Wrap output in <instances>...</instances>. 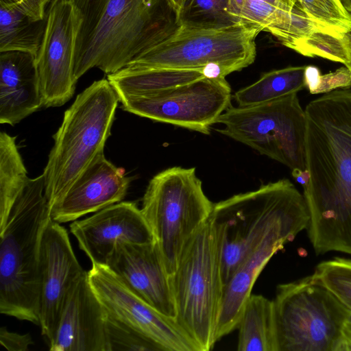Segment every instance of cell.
Wrapping results in <instances>:
<instances>
[{"label":"cell","instance_id":"obj_1","mask_svg":"<svg viewBox=\"0 0 351 351\" xmlns=\"http://www.w3.org/2000/svg\"><path fill=\"white\" fill-rule=\"evenodd\" d=\"M304 110L308 237L317 255L351 254V90L328 92Z\"/></svg>","mask_w":351,"mask_h":351},{"label":"cell","instance_id":"obj_2","mask_svg":"<svg viewBox=\"0 0 351 351\" xmlns=\"http://www.w3.org/2000/svg\"><path fill=\"white\" fill-rule=\"evenodd\" d=\"M81 14L73 77L93 68L107 75L126 66L177 27L169 0H73Z\"/></svg>","mask_w":351,"mask_h":351},{"label":"cell","instance_id":"obj_3","mask_svg":"<svg viewBox=\"0 0 351 351\" xmlns=\"http://www.w3.org/2000/svg\"><path fill=\"white\" fill-rule=\"evenodd\" d=\"M42 173L29 178L0 230V313L39 325L40 249L51 219Z\"/></svg>","mask_w":351,"mask_h":351},{"label":"cell","instance_id":"obj_4","mask_svg":"<svg viewBox=\"0 0 351 351\" xmlns=\"http://www.w3.org/2000/svg\"><path fill=\"white\" fill-rule=\"evenodd\" d=\"M309 218L304 195L288 179L214 204L210 219L220 247L224 286L271 229L285 223L309 222Z\"/></svg>","mask_w":351,"mask_h":351},{"label":"cell","instance_id":"obj_5","mask_svg":"<svg viewBox=\"0 0 351 351\" xmlns=\"http://www.w3.org/2000/svg\"><path fill=\"white\" fill-rule=\"evenodd\" d=\"M119 97L108 79L95 81L64 112L43 174L50 209L104 152Z\"/></svg>","mask_w":351,"mask_h":351},{"label":"cell","instance_id":"obj_6","mask_svg":"<svg viewBox=\"0 0 351 351\" xmlns=\"http://www.w3.org/2000/svg\"><path fill=\"white\" fill-rule=\"evenodd\" d=\"M169 282L176 322L196 351L212 350L224 282L219 241L210 218L184 245Z\"/></svg>","mask_w":351,"mask_h":351},{"label":"cell","instance_id":"obj_7","mask_svg":"<svg viewBox=\"0 0 351 351\" xmlns=\"http://www.w3.org/2000/svg\"><path fill=\"white\" fill-rule=\"evenodd\" d=\"M213 206L195 167H170L149 181L141 210L169 276L175 271L184 245L208 220Z\"/></svg>","mask_w":351,"mask_h":351},{"label":"cell","instance_id":"obj_8","mask_svg":"<svg viewBox=\"0 0 351 351\" xmlns=\"http://www.w3.org/2000/svg\"><path fill=\"white\" fill-rule=\"evenodd\" d=\"M276 351H341L349 309L313 275L279 285L273 300Z\"/></svg>","mask_w":351,"mask_h":351},{"label":"cell","instance_id":"obj_9","mask_svg":"<svg viewBox=\"0 0 351 351\" xmlns=\"http://www.w3.org/2000/svg\"><path fill=\"white\" fill-rule=\"evenodd\" d=\"M261 32L257 26L241 21L220 27L178 25L169 36L124 68L203 69L217 64L230 74L254 62L256 38Z\"/></svg>","mask_w":351,"mask_h":351},{"label":"cell","instance_id":"obj_10","mask_svg":"<svg viewBox=\"0 0 351 351\" xmlns=\"http://www.w3.org/2000/svg\"><path fill=\"white\" fill-rule=\"evenodd\" d=\"M216 123L224 125L217 130L223 135L291 170H306V117L298 93L258 105L230 106Z\"/></svg>","mask_w":351,"mask_h":351},{"label":"cell","instance_id":"obj_11","mask_svg":"<svg viewBox=\"0 0 351 351\" xmlns=\"http://www.w3.org/2000/svg\"><path fill=\"white\" fill-rule=\"evenodd\" d=\"M121 108L155 121L209 134L211 126L231 106L225 80L203 77L147 95H119Z\"/></svg>","mask_w":351,"mask_h":351},{"label":"cell","instance_id":"obj_12","mask_svg":"<svg viewBox=\"0 0 351 351\" xmlns=\"http://www.w3.org/2000/svg\"><path fill=\"white\" fill-rule=\"evenodd\" d=\"M80 23L73 0H50L45 32L35 60L44 107L62 106L75 93L74 56Z\"/></svg>","mask_w":351,"mask_h":351},{"label":"cell","instance_id":"obj_13","mask_svg":"<svg viewBox=\"0 0 351 351\" xmlns=\"http://www.w3.org/2000/svg\"><path fill=\"white\" fill-rule=\"evenodd\" d=\"M88 277L108 315L145 336L162 351H196L174 319L139 298L107 267L93 264Z\"/></svg>","mask_w":351,"mask_h":351},{"label":"cell","instance_id":"obj_14","mask_svg":"<svg viewBox=\"0 0 351 351\" xmlns=\"http://www.w3.org/2000/svg\"><path fill=\"white\" fill-rule=\"evenodd\" d=\"M86 272L75 255L67 230L51 219L41 239L39 267V326L48 343L70 289Z\"/></svg>","mask_w":351,"mask_h":351},{"label":"cell","instance_id":"obj_15","mask_svg":"<svg viewBox=\"0 0 351 351\" xmlns=\"http://www.w3.org/2000/svg\"><path fill=\"white\" fill-rule=\"evenodd\" d=\"M69 228L92 265L106 266L119 245L154 242L141 210L132 202H120L73 221Z\"/></svg>","mask_w":351,"mask_h":351},{"label":"cell","instance_id":"obj_16","mask_svg":"<svg viewBox=\"0 0 351 351\" xmlns=\"http://www.w3.org/2000/svg\"><path fill=\"white\" fill-rule=\"evenodd\" d=\"M106 267L139 298L160 313L175 319L169 276L155 241L117 245Z\"/></svg>","mask_w":351,"mask_h":351},{"label":"cell","instance_id":"obj_17","mask_svg":"<svg viewBox=\"0 0 351 351\" xmlns=\"http://www.w3.org/2000/svg\"><path fill=\"white\" fill-rule=\"evenodd\" d=\"M106 317L86 271L67 295L49 350L108 351Z\"/></svg>","mask_w":351,"mask_h":351},{"label":"cell","instance_id":"obj_18","mask_svg":"<svg viewBox=\"0 0 351 351\" xmlns=\"http://www.w3.org/2000/svg\"><path fill=\"white\" fill-rule=\"evenodd\" d=\"M308 225V222L296 221L274 227L241 261L224 286L217 341L237 328L252 287L268 261L298 233L306 230Z\"/></svg>","mask_w":351,"mask_h":351},{"label":"cell","instance_id":"obj_19","mask_svg":"<svg viewBox=\"0 0 351 351\" xmlns=\"http://www.w3.org/2000/svg\"><path fill=\"white\" fill-rule=\"evenodd\" d=\"M132 180L101 152L52 206L51 219L59 223L73 221L120 202L125 197Z\"/></svg>","mask_w":351,"mask_h":351},{"label":"cell","instance_id":"obj_20","mask_svg":"<svg viewBox=\"0 0 351 351\" xmlns=\"http://www.w3.org/2000/svg\"><path fill=\"white\" fill-rule=\"evenodd\" d=\"M35 60L22 51L0 52V123L14 125L44 107Z\"/></svg>","mask_w":351,"mask_h":351},{"label":"cell","instance_id":"obj_21","mask_svg":"<svg viewBox=\"0 0 351 351\" xmlns=\"http://www.w3.org/2000/svg\"><path fill=\"white\" fill-rule=\"evenodd\" d=\"M228 12L238 22L269 32L291 49L300 40L322 29L299 4L294 10H287L259 0H229Z\"/></svg>","mask_w":351,"mask_h":351},{"label":"cell","instance_id":"obj_22","mask_svg":"<svg viewBox=\"0 0 351 351\" xmlns=\"http://www.w3.org/2000/svg\"><path fill=\"white\" fill-rule=\"evenodd\" d=\"M205 77L203 69H147L123 68L107 75L118 95H147Z\"/></svg>","mask_w":351,"mask_h":351},{"label":"cell","instance_id":"obj_23","mask_svg":"<svg viewBox=\"0 0 351 351\" xmlns=\"http://www.w3.org/2000/svg\"><path fill=\"white\" fill-rule=\"evenodd\" d=\"M237 328V350L276 351L273 300L251 294Z\"/></svg>","mask_w":351,"mask_h":351},{"label":"cell","instance_id":"obj_24","mask_svg":"<svg viewBox=\"0 0 351 351\" xmlns=\"http://www.w3.org/2000/svg\"><path fill=\"white\" fill-rule=\"evenodd\" d=\"M306 66H288L263 73L254 83L234 94L239 106H250L298 93L306 87Z\"/></svg>","mask_w":351,"mask_h":351},{"label":"cell","instance_id":"obj_25","mask_svg":"<svg viewBox=\"0 0 351 351\" xmlns=\"http://www.w3.org/2000/svg\"><path fill=\"white\" fill-rule=\"evenodd\" d=\"M46 24L47 18L32 20L14 5L0 1V52L22 51L36 58Z\"/></svg>","mask_w":351,"mask_h":351},{"label":"cell","instance_id":"obj_26","mask_svg":"<svg viewBox=\"0 0 351 351\" xmlns=\"http://www.w3.org/2000/svg\"><path fill=\"white\" fill-rule=\"evenodd\" d=\"M16 136L0 133V230L29 178L16 144Z\"/></svg>","mask_w":351,"mask_h":351},{"label":"cell","instance_id":"obj_27","mask_svg":"<svg viewBox=\"0 0 351 351\" xmlns=\"http://www.w3.org/2000/svg\"><path fill=\"white\" fill-rule=\"evenodd\" d=\"M293 50L302 56L320 57L344 64L350 61V43L347 33L319 29L300 40Z\"/></svg>","mask_w":351,"mask_h":351},{"label":"cell","instance_id":"obj_28","mask_svg":"<svg viewBox=\"0 0 351 351\" xmlns=\"http://www.w3.org/2000/svg\"><path fill=\"white\" fill-rule=\"evenodd\" d=\"M228 5L229 0H184L177 23L203 27L232 25L238 21L229 14Z\"/></svg>","mask_w":351,"mask_h":351},{"label":"cell","instance_id":"obj_29","mask_svg":"<svg viewBox=\"0 0 351 351\" xmlns=\"http://www.w3.org/2000/svg\"><path fill=\"white\" fill-rule=\"evenodd\" d=\"M313 275L351 311V259L336 257L322 261Z\"/></svg>","mask_w":351,"mask_h":351},{"label":"cell","instance_id":"obj_30","mask_svg":"<svg viewBox=\"0 0 351 351\" xmlns=\"http://www.w3.org/2000/svg\"><path fill=\"white\" fill-rule=\"evenodd\" d=\"M320 27L341 33L351 29V14L340 0H296Z\"/></svg>","mask_w":351,"mask_h":351},{"label":"cell","instance_id":"obj_31","mask_svg":"<svg viewBox=\"0 0 351 351\" xmlns=\"http://www.w3.org/2000/svg\"><path fill=\"white\" fill-rule=\"evenodd\" d=\"M106 333L108 351L162 350L157 344L145 336L108 315Z\"/></svg>","mask_w":351,"mask_h":351},{"label":"cell","instance_id":"obj_32","mask_svg":"<svg viewBox=\"0 0 351 351\" xmlns=\"http://www.w3.org/2000/svg\"><path fill=\"white\" fill-rule=\"evenodd\" d=\"M306 87L311 93H328L339 87L351 86V73L344 66L322 75L317 67L306 66Z\"/></svg>","mask_w":351,"mask_h":351},{"label":"cell","instance_id":"obj_33","mask_svg":"<svg viewBox=\"0 0 351 351\" xmlns=\"http://www.w3.org/2000/svg\"><path fill=\"white\" fill-rule=\"evenodd\" d=\"M16 7L32 20L40 21L47 18V10L50 0H0Z\"/></svg>","mask_w":351,"mask_h":351},{"label":"cell","instance_id":"obj_34","mask_svg":"<svg viewBox=\"0 0 351 351\" xmlns=\"http://www.w3.org/2000/svg\"><path fill=\"white\" fill-rule=\"evenodd\" d=\"M1 346L9 351H26L34 344L29 334L21 335L9 331L6 328L0 329Z\"/></svg>","mask_w":351,"mask_h":351},{"label":"cell","instance_id":"obj_35","mask_svg":"<svg viewBox=\"0 0 351 351\" xmlns=\"http://www.w3.org/2000/svg\"><path fill=\"white\" fill-rule=\"evenodd\" d=\"M341 351H351V311H349L343 324Z\"/></svg>","mask_w":351,"mask_h":351},{"label":"cell","instance_id":"obj_36","mask_svg":"<svg viewBox=\"0 0 351 351\" xmlns=\"http://www.w3.org/2000/svg\"><path fill=\"white\" fill-rule=\"evenodd\" d=\"M268 4L287 10H293L297 8L298 3L296 0H259Z\"/></svg>","mask_w":351,"mask_h":351},{"label":"cell","instance_id":"obj_37","mask_svg":"<svg viewBox=\"0 0 351 351\" xmlns=\"http://www.w3.org/2000/svg\"><path fill=\"white\" fill-rule=\"evenodd\" d=\"M169 1L176 15L177 19V16L182 8L184 0H169Z\"/></svg>","mask_w":351,"mask_h":351},{"label":"cell","instance_id":"obj_38","mask_svg":"<svg viewBox=\"0 0 351 351\" xmlns=\"http://www.w3.org/2000/svg\"><path fill=\"white\" fill-rule=\"evenodd\" d=\"M347 36L348 37L350 43V61L346 67L350 70L351 73V29L347 32Z\"/></svg>","mask_w":351,"mask_h":351},{"label":"cell","instance_id":"obj_39","mask_svg":"<svg viewBox=\"0 0 351 351\" xmlns=\"http://www.w3.org/2000/svg\"><path fill=\"white\" fill-rule=\"evenodd\" d=\"M343 5L346 10L351 14V0H345Z\"/></svg>","mask_w":351,"mask_h":351},{"label":"cell","instance_id":"obj_40","mask_svg":"<svg viewBox=\"0 0 351 351\" xmlns=\"http://www.w3.org/2000/svg\"><path fill=\"white\" fill-rule=\"evenodd\" d=\"M340 1H341L342 3H343L345 0H340Z\"/></svg>","mask_w":351,"mask_h":351}]
</instances>
